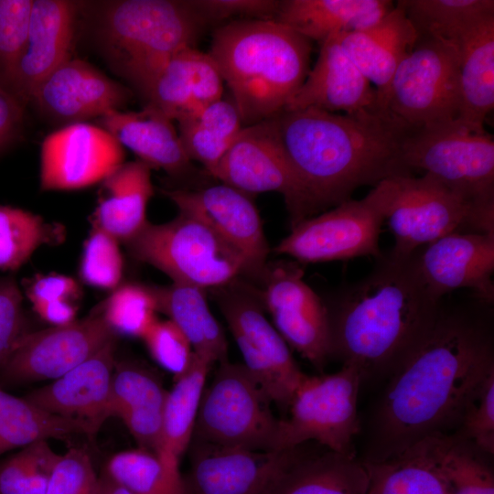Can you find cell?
<instances>
[{"label": "cell", "mask_w": 494, "mask_h": 494, "mask_svg": "<svg viewBox=\"0 0 494 494\" xmlns=\"http://www.w3.org/2000/svg\"><path fill=\"white\" fill-rule=\"evenodd\" d=\"M492 306L474 294L457 305L442 299L433 328L370 409L362 461H384L456 430L469 399L494 372Z\"/></svg>", "instance_id": "6da1fadb"}, {"label": "cell", "mask_w": 494, "mask_h": 494, "mask_svg": "<svg viewBox=\"0 0 494 494\" xmlns=\"http://www.w3.org/2000/svg\"><path fill=\"white\" fill-rule=\"evenodd\" d=\"M415 252H381L369 274L344 286L330 306L326 305L332 358L356 367L362 384L388 379L436 320L442 299L424 283Z\"/></svg>", "instance_id": "7a4b0ae2"}, {"label": "cell", "mask_w": 494, "mask_h": 494, "mask_svg": "<svg viewBox=\"0 0 494 494\" xmlns=\"http://www.w3.org/2000/svg\"><path fill=\"white\" fill-rule=\"evenodd\" d=\"M274 120L312 214L350 199L360 187L411 175L401 161L408 128L379 103L341 114L317 108L284 110Z\"/></svg>", "instance_id": "3957f363"}, {"label": "cell", "mask_w": 494, "mask_h": 494, "mask_svg": "<svg viewBox=\"0 0 494 494\" xmlns=\"http://www.w3.org/2000/svg\"><path fill=\"white\" fill-rule=\"evenodd\" d=\"M243 124L285 109L309 72L311 41L274 19H235L218 27L208 53Z\"/></svg>", "instance_id": "277c9868"}, {"label": "cell", "mask_w": 494, "mask_h": 494, "mask_svg": "<svg viewBox=\"0 0 494 494\" xmlns=\"http://www.w3.org/2000/svg\"><path fill=\"white\" fill-rule=\"evenodd\" d=\"M202 27L188 1L120 0L104 5L98 35L114 70L145 96L175 54L196 47Z\"/></svg>", "instance_id": "5b68a950"}, {"label": "cell", "mask_w": 494, "mask_h": 494, "mask_svg": "<svg viewBox=\"0 0 494 494\" xmlns=\"http://www.w3.org/2000/svg\"><path fill=\"white\" fill-rule=\"evenodd\" d=\"M394 237L391 252L407 256L456 231L494 233V214L479 210L428 175H396L369 192Z\"/></svg>", "instance_id": "8992f818"}, {"label": "cell", "mask_w": 494, "mask_h": 494, "mask_svg": "<svg viewBox=\"0 0 494 494\" xmlns=\"http://www.w3.org/2000/svg\"><path fill=\"white\" fill-rule=\"evenodd\" d=\"M124 244L133 258L156 268L176 284L205 290L225 286L242 275L256 277L241 252L184 213L165 223L147 221Z\"/></svg>", "instance_id": "52a82bcc"}, {"label": "cell", "mask_w": 494, "mask_h": 494, "mask_svg": "<svg viewBox=\"0 0 494 494\" xmlns=\"http://www.w3.org/2000/svg\"><path fill=\"white\" fill-rule=\"evenodd\" d=\"M401 161L408 174L421 171L474 207L494 214V138L458 119L407 129Z\"/></svg>", "instance_id": "ba28073f"}, {"label": "cell", "mask_w": 494, "mask_h": 494, "mask_svg": "<svg viewBox=\"0 0 494 494\" xmlns=\"http://www.w3.org/2000/svg\"><path fill=\"white\" fill-rule=\"evenodd\" d=\"M270 403L243 364L222 361L203 391L191 441L275 451L279 419Z\"/></svg>", "instance_id": "9c48e42d"}, {"label": "cell", "mask_w": 494, "mask_h": 494, "mask_svg": "<svg viewBox=\"0 0 494 494\" xmlns=\"http://www.w3.org/2000/svg\"><path fill=\"white\" fill-rule=\"evenodd\" d=\"M362 384L360 370L342 365L332 374L306 376L279 419L275 451L316 441L333 452L356 456L354 439L361 431L357 409Z\"/></svg>", "instance_id": "30bf717a"}, {"label": "cell", "mask_w": 494, "mask_h": 494, "mask_svg": "<svg viewBox=\"0 0 494 494\" xmlns=\"http://www.w3.org/2000/svg\"><path fill=\"white\" fill-rule=\"evenodd\" d=\"M458 59L456 45L418 36L378 103L408 129L457 118Z\"/></svg>", "instance_id": "8fae6325"}, {"label": "cell", "mask_w": 494, "mask_h": 494, "mask_svg": "<svg viewBox=\"0 0 494 494\" xmlns=\"http://www.w3.org/2000/svg\"><path fill=\"white\" fill-rule=\"evenodd\" d=\"M217 303L242 355L243 365L271 403L288 409L307 376L263 311L262 300L234 282L216 291Z\"/></svg>", "instance_id": "7c38bea8"}, {"label": "cell", "mask_w": 494, "mask_h": 494, "mask_svg": "<svg viewBox=\"0 0 494 494\" xmlns=\"http://www.w3.org/2000/svg\"><path fill=\"white\" fill-rule=\"evenodd\" d=\"M210 176L248 195L280 193L292 227L313 215L303 186L281 145L274 117L243 126Z\"/></svg>", "instance_id": "4fadbf2b"}, {"label": "cell", "mask_w": 494, "mask_h": 494, "mask_svg": "<svg viewBox=\"0 0 494 494\" xmlns=\"http://www.w3.org/2000/svg\"><path fill=\"white\" fill-rule=\"evenodd\" d=\"M383 222L368 193L361 199H350L333 209L299 221L274 252L304 263L377 258L382 252L379 240Z\"/></svg>", "instance_id": "5bb4252c"}, {"label": "cell", "mask_w": 494, "mask_h": 494, "mask_svg": "<svg viewBox=\"0 0 494 494\" xmlns=\"http://www.w3.org/2000/svg\"><path fill=\"white\" fill-rule=\"evenodd\" d=\"M114 338L98 309L67 325L31 330L0 367V386L54 381Z\"/></svg>", "instance_id": "9a60e30c"}, {"label": "cell", "mask_w": 494, "mask_h": 494, "mask_svg": "<svg viewBox=\"0 0 494 494\" xmlns=\"http://www.w3.org/2000/svg\"><path fill=\"white\" fill-rule=\"evenodd\" d=\"M263 305L287 343L321 370L332 358V336L326 304L304 281L295 263L266 272Z\"/></svg>", "instance_id": "2e32d148"}, {"label": "cell", "mask_w": 494, "mask_h": 494, "mask_svg": "<svg viewBox=\"0 0 494 494\" xmlns=\"http://www.w3.org/2000/svg\"><path fill=\"white\" fill-rule=\"evenodd\" d=\"M124 163V148L101 125L86 122L64 125L41 144L40 188H85L101 183Z\"/></svg>", "instance_id": "e0dca14e"}, {"label": "cell", "mask_w": 494, "mask_h": 494, "mask_svg": "<svg viewBox=\"0 0 494 494\" xmlns=\"http://www.w3.org/2000/svg\"><path fill=\"white\" fill-rule=\"evenodd\" d=\"M180 213L194 217L241 252L255 276H264L269 246L250 195L224 183L197 190L164 189Z\"/></svg>", "instance_id": "ac0fdd59"}, {"label": "cell", "mask_w": 494, "mask_h": 494, "mask_svg": "<svg viewBox=\"0 0 494 494\" xmlns=\"http://www.w3.org/2000/svg\"><path fill=\"white\" fill-rule=\"evenodd\" d=\"M415 259L424 283L437 299L469 289L493 305L494 233L452 232L417 250Z\"/></svg>", "instance_id": "d6986e66"}, {"label": "cell", "mask_w": 494, "mask_h": 494, "mask_svg": "<svg viewBox=\"0 0 494 494\" xmlns=\"http://www.w3.org/2000/svg\"><path fill=\"white\" fill-rule=\"evenodd\" d=\"M128 90L88 62L67 59L33 91L29 102L62 126L119 111Z\"/></svg>", "instance_id": "ffe728a7"}, {"label": "cell", "mask_w": 494, "mask_h": 494, "mask_svg": "<svg viewBox=\"0 0 494 494\" xmlns=\"http://www.w3.org/2000/svg\"><path fill=\"white\" fill-rule=\"evenodd\" d=\"M184 494H267L293 449L252 451L191 441Z\"/></svg>", "instance_id": "44dd1931"}, {"label": "cell", "mask_w": 494, "mask_h": 494, "mask_svg": "<svg viewBox=\"0 0 494 494\" xmlns=\"http://www.w3.org/2000/svg\"><path fill=\"white\" fill-rule=\"evenodd\" d=\"M114 338L49 384L24 396L52 414L89 423L98 433L110 418L109 399L116 363Z\"/></svg>", "instance_id": "7402d4cb"}, {"label": "cell", "mask_w": 494, "mask_h": 494, "mask_svg": "<svg viewBox=\"0 0 494 494\" xmlns=\"http://www.w3.org/2000/svg\"><path fill=\"white\" fill-rule=\"evenodd\" d=\"M76 10L71 1L33 0L26 45L9 87L23 104L70 57Z\"/></svg>", "instance_id": "603a6c76"}, {"label": "cell", "mask_w": 494, "mask_h": 494, "mask_svg": "<svg viewBox=\"0 0 494 494\" xmlns=\"http://www.w3.org/2000/svg\"><path fill=\"white\" fill-rule=\"evenodd\" d=\"M377 104L375 89L344 52L335 34L320 44L315 66L285 110L317 108L351 113Z\"/></svg>", "instance_id": "cb8c5ba5"}, {"label": "cell", "mask_w": 494, "mask_h": 494, "mask_svg": "<svg viewBox=\"0 0 494 494\" xmlns=\"http://www.w3.org/2000/svg\"><path fill=\"white\" fill-rule=\"evenodd\" d=\"M223 84L211 57L189 47L165 64L144 97L148 105L177 122L221 99Z\"/></svg>", "instance_id": "d4e9b609"}, {"label": "cell", "mask_w": 494, "mask_h": 494, "mask_svg": "<svg viewBox=\"0 0 494 494\" xmlns=\"http://www.w3.org/2000/svg\"><path fill=\"white\" fill-rule=\"evenodd\" d=\"M167 392L159 377L136 362L115 363L109 399L110 417H118L139 448L158 454Z\"/></svg>", "instance_id": "484cf974"}, {"label": "cell", "mask_w": 494, "mask_h": 494, "mask_svg": "<svg viewBox=\"0 0 494 494\" xmlns=\"http://www.w3.org/2000/svg\"><path fill=\"white\" fill-rule=\"evenodd\" d=\"M100 124L151 168L162 169L172 177L191 172V160L172 120L158 109L146 104L140 112L113 111L101 117Z\"/></svg>", "instance_id": "4316f807"}, {"label": "cell", "mask_w": 494, "mask_h": 494, "mask_svg": "<svg viewBox=\"0 0 494 494\" xmlns=\"http://www.w3.org/2000/svg\"><path fill=\"white\" fill-rule=\"evenodd\" d=\"M322 447L315 452L306 451L304 444L293 448L267 494H367L363 461Z\"/></svg>", "instance_id": "83f0119b"}, {"label": "cell", "mask_w": 494, "mask_h": 494, "mask_svg": "<svg viewBox=\"0 0 494 494\" xmlns=\"http://www.w3.org/2000/svg\"><path fill=\"white\" fill-rule=\"evenodd\" d=\"M337 38L347 56L375 86L379 102L397 67L416 43L418 34L395 5L376 27L362 32H340Z\"/></svg>", "instance_id": "f1b7e54d"}, {"label": "cell", "mask_w": 494, "mask_h": 494, "mask_svg": "<svg viewBox=\"0 0 494 494\" xmlns=\"http://www.w3.org/2000/svg\"><path fill=\"white\" fill-rule=\"evenodd\" d=\"M153 194L151 167L140 160L124 163L101 182L92 226L125 243L146 224Z\"/></svg>", "instance_id": "f546056e"}, {"label": "cell", "mask_w": 494, "mask_h": 494, "mask_svg": "<svg viewBox=\"0 0 494 494\" xmlns=\"http://www.w3.org/2000/svg\"><path fill=\"white\" fill-rule=\"evenodd\" d=\"M460 122L484 131L494 107V16L471 29L457 44Z\"/></svg>", "instance_id": "4dcf8cb0"}, {"label": "cell", "mask_w": 494, "mask_h": 494, "mask_svg": "<svg viewBox=\"0 0 494 494\" xmlns=\"http://www.w3.org/2000/svg\"><path fill=\"white\" fill-rule=\"evenodd\" d=\"M149 288L157 312L183 332L195 353L213 364L227 360L226 337L209 307L204 289L176 283Z\"/></svg>", "instance_id": "1f68e13d"}, {"label": "cell", "mask_w": 494, "mask_h": 494, "mask_svg": "<svg viewBox=\"0 0 494 494\" xmlns=\"http://www.w3.org/2000/svg\"><path fill=\"white\" fill-rule=\"evenodd\" d=\"M97 434L85 421L48 413L0 386V456L40 440L70 441L79 435L92 440Z\"/></svg>", "instance_id": "d6a6232c"}, {"label": "cell", "mask_w": 494, "mask_h": 494, "mask_svg": "<svg viewBox=\"0 0 494 494\" xmlns=\"http://www.w3.org/2000/svg\"><path fill=\"white\" fill-rule=\"evenodd\" d=\"M213 363L193 353L188 369L175 379L165 400L159 455L168 464L179 467L182 455L192 440L200 400L208 373Z\"/></svg>", "instance_id": "836d02e7"}, {"label": "cell", "mask_w": 494, "mask_h": 494, "mask_svg": "<svg viewBox=\"0 0 494 494\" xmlns=\"http://www.w3.org/2000/svg\"><path fill=\"white\" fill-rule=\"evenodd\" d=\"M363 463L367 494H453L424 441L387 460Z\"/></svg>", "instance_id": "e575fe53"}, {"label": "cell", "mask_w": 494, "mask_h": 494, "mask_svg": "<svg viewBox=\"0 0 494 494\" xmlns=\"http://www.w3.org/2000/svg\"><path fill=\"white\" fill-rule=\"evenodd\" d=\"M177 124L188 157L200 163L209 175L243 127L233 102L222 98Z\"/></svg>", "instance_id": "d590c367"}, {"label": "cell", "mask_w": 494, "mask_h": 494, "mask_svg": "<svg viewBox=\"0 0 494 494\" xmlns=\"http://www.w3.org/2000/svg\"><path fill=\"white\" fill-rule=\"evenodd\" d=\"M418 36L456 45L471 29L494 16L493 0H399Z\"/></svg>", "instance_id": "8d00e7d4"}, {"label": "cell", "mask_w": 494, "mask_h": 494, "mask_svg": "<svg viewBox=\"0 0 494 494\" xmlns=\"http://www.w3.org/2000/svg\"><path fill=\"white\" fill-rule=\"evenodd\" d=\"M423 441L453 494H494L492 456L455 434Z\"/></svg>", "instance_id": "74e56055"}, {"label": "cell", "mask_w": 494, "mask_h": 494, "mask_svg": "<svg viewBox=\"0 0 494 494\" xmlns=\"http://www.w3.org/2000/svg\"><path fill=\"white\" fill-rule=\"evenodd\" d=\"M63 225L46 221L31 211L0 205V271H16L43 245L60 244Z\"/></svg>", "instance_id": "f35d334b"}, {"label": "cell", "mask_w": 494, "mask_h": 494, "mask_svg": "<svg viewBox=\"0 0 494 494\" xmlns=\"http://www.w3.org/2000/svg\"><path fill=\"white\" fill-rule=\"evenodd\" d=\"M372 0L280 1L274 20L308 40L321 44L332 35L348 32L354 18Z\"/></svg>", "instance_id": "ab89813d"}, {"label": "cell", "mask_w": 494, "mask_h": 494, "mask_svg": "<svg viewBox=\"0 0 494 494\" xmlns=\"http://www.w3.org/2000/svg\"><path fill=\"white\" fill-rule=\"evenodd\" d=\"M102 474L134 494H184L179 467L143 448L114 454Z\"/></svg>", "instance_id": "60d3db41"}, {"label": "cell", "mask_w": 494, "mask_h": 494, "mask_svg": "<svg viewBox=\"0 0 494 494\" xmlns=\"http://www.w3.org/2000/svg\"><path fill=\"white\" fill-rule=\"evenodd\" d=\"M60 455L40 440L0 460V494H47Z\"/></svg>", "instance_id": "b9f144b4"}, {"label": "cell", "mask_w": 494, "mask_h": 494, "mask_svg": "<svg viewBox=\"0 0 494 494\" xmlns=\"http://www.w3.org/2000/svg\"><path fill=\"white\" fill-rule=\"evenodd\" d=\"M98 310L116 336L143 338L157 320L156 303L149 286L138 284H121Z\"/></svg>", "instance_id": "7bdbcfd3"}, {"label": "cell", "mask_w": 494, "mask_h": 494, "mask_svg": "<svg viewBox=\"0 0 494 494\" xmlns=\"http://www.w3.org/2000/svg\"><path fill=\"white\" fill-rule=\"evenodd\" d=\"M119 243L102 230L91 227L79 266V275L84 284L112 291L121 285L124 260Z\"/></svg>", "instance_id": "ee69618b"}, {"label": "cell", "mask_w": 494, "mask_h": 494, "mask_svg": "<svg viewBox=\"0 0 494 494\" xmlns=\"http://www.w3.org/2000/svg\"><path fill=\"white\" fill-rule=\"evenodd\" d=\"M33 0H0V86L9 91L24 50Z\"/></svg>", "instance_id": "f6af8a7d"}, {"label": "cell", "mask_w": 494, "mask_h": 494, "mask_svg": "<svg viewBox=\"0 0 494 494\" xmlns=\"http://www.w3.org/2000/svg\"><path fill=\"white\" fill-rule=\"evenodd\" d=\"M494 455V372L478 387L467 403L459 424L453 433Z\"/></svg>", "instance_id": "bcb514c9"}, {"label": "cell", "mask_w": 494, "mask_h": 494, "mask_svg": "<svg viewBox=\"0 0 494 494\" xmlns=\"http://www.w3.org/2000/svg\"><path fill=\"white\" fill-rule=\"evenodd\" d=\"M142 339L153 360L172 373L174 379L188 369L193 349L183 332L169 319H157Z\"/></svg>", "instance_id": "7dc6e473"}, {"label": "cell", "mask_w": 494, "mask_h": 494, "mask_svg": "<svg viewBox=\"0 0 494 494\" xmlns=\"http://www.w3.org/2000/svg\"><path fill=\"white\" fill-rule=\"evenodd\" d=\"M47 494H100V477L82 447H70L58 459Z\"/></svg>", "instance_id": "c3c4849f"}, {"label": "cell", "mask_w": 494, "mask_h": 494, "mask_svg": "<svg viewBox=\"0 0 494 494\" xmlns=\"http://www.w3.org/2000/svg\"><path fill=\"white\" fill-rule=\"evenodd\" d=\"M30 331L17 283L10 276L0 277V367Z\"/></svg>", "instance_id": "681fc988"}, {"label": "cell", "mask_w": 494, "mask_h": 494, "mask_svg": "<svg viewBox=\"0 0 494 494\" xmlns=\"http://www.w3.org/2000/svg\"><path fill=\"white\" fill-rule=\"evenodd\" d=\"M188 5L202 25L229 18L274 19L280 1L275 0H189Z\"/></svg>", "instance_id": "f907efd6"}, {"label": "cell", "mask_w": 494, "mask_h": 494, "mask_svg": "<svg viewBox=\"0 0 494 494\" xmlns=\"http://www.w3.org/2000/svg\"><path fill=\"white\" fill-rule=\"evenodd\" d=\"M25 283V293L32 306L59 300L76 302L81 296L78 282L65 274H37Z\"/></svg>", "instance_id": "816d5d0a"}, {"label": "cell", "mask_w": 494, "mask_h": 494, "mask_svg": "<svg viewBox=\"0 0 494 494\" xmlns=\"http://www.w3.org/2000/svg\"><path fill=\"white\" fill-rule=\"evenodd\" d=\"M24 106L15 95L0 86V153L20 135Z\"/></svg>", "instance_id": "f5cc1de1"}, {"label": "cell", "mask_w": 494, "mask_h": 494, "mask_svg": "<svg viewBox=\"0 0 494 494\" xmlns=\"http://www.w3.org/2000/svg\"><path fill=\"white\" fill-rule=\"evenodd\" d=\"M32 307L42 320L51 326H63L77 319L78 306L75 301L59 300Z\"/></svg>", "instance_id": "db71d44e"}, {"label": "cell", "mask_w": 494, "mask_h": 494, "mask_svg": "<svg viewBox=\"0 0 494 494\" xmlns=\"http://www.w3.org/2000/svg\"><path fill=\"white\" fill-rule=\"evenodd\" d=\"M100 494H134L119 486L103 474L100 476Z\"/></svg>", "instance_id": "11a10c76"}]
</instances>
